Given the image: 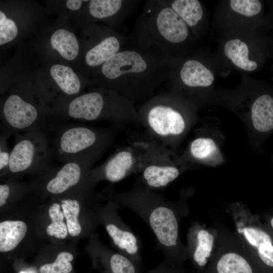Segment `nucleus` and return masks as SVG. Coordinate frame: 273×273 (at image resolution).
<instances>
[{
  "instance_id": "nucleus-1",
  "label": "nucleus",
  "mask_w": 273,
  "mask_h": 273,
  "mask_svg": "<svg viewBox=\"0 0 273 273\" xmlns=\"http://www.w3.org/2000/svg\"><path fill=\"white\" fill-rule=\"evenodd\" d=\"M171 59L127 37L121 50L101 67L110 90L134 104L150 98L168 78Z\"/></svg>"
},
{
  "instance_id": "nucleus-2",
  "label": "nucleus",
  "mask_w": 273,
  "mask_h": 273,
  "mask_svg": "<svg viewBox=\"0 0 273 273\" xmlns=\"http://www.w3.org/2000/svg\"><path fill=\"white\" fill-rule=\"evenodd\" d=\"M117 205L143 219L153 232L164 258L173 259L178 246V224L173 206L163 196L138 182L114 197Z\"/></svg>"
},
{
  "instance_id": "nucleus-3",
  "label": "nucleus",
  "mask_w": 273,
  "mask_h": 273,
  "mask_svg": "<svg viewBox=\"0 0 273 273\" xmlns=\"http://www.w3.org/2000/svg\"><path fill=\"white\" fill-rule=\"evenodd\" d=\"M189 27L165 0H150L128 37L170 59L174 47L188 38Z\"/></svg>"
},
{
  "instance_id": "nucleus-4",
  "label": "nucleus",
  "mask_w": 273,
  "mask_h": 273,
  "mask_svg": "<svg viewBox=\"0 0 273 273\" xmlns=\"http://www.w3.org/2000/svg\"><path fill=\"white\" fill-rule=\"evenodd\" d=\"M175 94L164 93L150 97L138 110L140 123L150 139L171 149L191 126V119L178 108Z\"/></svg>"
},
{
  "instance_id": "nucleus-5",
  "label": "nucleus",
  "mask_w": 273,
  "mask_h": 273,
  "mask_svg": "<svg viewBox=\"0 0 273 273\" xmlns=\"http://www.w3.org/2000/svg\"><path fill=\"white\" fill-rule=\"evenodd\" d=\"M62 116L86 121L107 120L115 124L140 123L134 103L113 90L93 91L72 99Z\"/></svg>"
},
{
  "instance_id": "nucleus-6",
  "label": "nucleus",
  "mask_w": 273,
  "mask_h": 273,
  "mask_svg": "<svg viewBox=\"0 0 273 273\" xmlns=\"http://www.w3.org/2000/svg\"><path fill=\"white\" fill-rule=\"evenodd\" d=\"M112 130L79 125L66 126L57 133L54 150L64 162L90 157H99L114 140Z\"/></svg>"
},
{
  "instance_id": "nucleus-7",
  "label": "nucleus",
  "mask_w": 273,
  "mask_h": 273,
  "mask_svg": "<svg viewBox=\"0 0 273 273\" xmlns=\"http://www.w3.org/2000/svg\"><path fill=\"white\" fill-rule=\"evenodd\" d=\"M11 150L9 174L40 171L49 169L53 153L40 128L15 134Z\"/></svg>"
},
{
  "instance_id": "nucleus-8",
  "label": "nucleus",
  "mask_w": 273,
  "mask_h": 273,
  "mask_svg": "<svg viewBox=\"0 0 273 273\" xmlns=\"http://www.w3.org/2000/svg\"><path fill=\"white\" fill-rule=\"evenodd\" d=\"M171 149L149 139L139 172L141 184L152 190L163 189L179 175L178 160Z\"/></svg>"
},
{
  "instance_id": "nucleus-9",
  "label": "nucleus",
  "mask_w": 273,
  "mask_h": 273,
  "mask_svg": "<svg viewBox=\"0 0 273 273\" xmlns=\"http://www.w3.org/2000/svg\"><path fill=\"white\" fill-rule=\"evenodd\" d=\"M147 141L133 142L116 151L99 167L91 169L88 177L93 180L106 179L116 183L139 172Z\"/></svg>"
},
{
  "instance_id": "nucleus-10",
  "label": "nucleus",
  "mask_w": 273,
  "mask_h": 273,
  "mask_svg": "<svg viewBox=\"0 0 273 273\" xmlns=\"http://www.w3.org/2000/svg\"><path fill=\"white\" fill-rule=\"evenodd\" d=\"M41 116L39 109L32 102L19 94H11L3 107L1 134L8 138L13 133L40 128Z\"/></svg>"
},
{
  "instance_id": "nucleus-11",
  "label": "nucleus",
  "mask_w": 273,
  "mask_h": 273,
  "mask_svg": "<svg viewBox=\"0 0 273 273\" xmlns=\"http://www.w3.org/2000/svg\"><path fill=\"white\" fill-rule=\"evenodd\" d=\"M98 158L90 157L64 163L47 181L46 191L50 194L60 195L75 187L82 178L88 175L92 165Z\"/></svg>"
},
{
  "instance_id": "nucleus-12",
  "label": "nucleus",
  "mask_w": 273,
  "mask_h": 273,
  "mask_svg": "<svg viewBox=\"0 0 273 273\" xmlns=\"http://www.w3.org/2000/svg\"><path fill=\"white\" fill-rule=\"evenodd\" d=\"M251 126L263 138L273 132V96L268 94L259 96L251 109Z\"/></svg>"
},
{
  "instance_id": "nucleus-13",
  "label": "nucleus",
  "mask_w": 273,
  "mask_h": 273,
  "mask_svg": "<svg viewBox=\"0 0 273 273\" xmlns=\"http://www.w3.org/2000/svg\"><path fill=\"white\" fill-rule=\"evenodd\" d=\"M127 40V37L116 33L103 38L86 53V64L91 67L102 66L121 50Z\"/></svg>"
},
{
  "instance_id": "nucleus-14",
  "label": "nucleus",
  "mask_w": 273,
  "mask_h": 273,
  "mask_svg": "<svg viewBox=\"0 0 273 273\" xmlns=\"http://www.w3.org/2000/svg\"><path fill=\"white\" fill-rule=\"evenodd\" d=\"M138 2L132 0H92L89 3V12L92 17L99 19L118 16L125 20Z\"/></svg>"
},
{
  "instance_id": "nucleus-15",
  "label": "nucleus",
  "mask_w": 273,
  "mask_h": 273,
  "mask_svg": "<svg viewBox=\"0 0 273 273\" xmlns=\"http://www.w3.org/2000/svg\"><path fill=\"white\" fill-rule=\"evenodd\" d=\"M178 77L185 87L192 88L208 86L214 79L211 71L196 59H188L184 62Z\"/></svg>"
},
{
  "instance_id": "nucleus-16",
  "label": "nucleus",
  "mask_w": 273,
  "mask_h": 273,
  "mask_svg": "<svg viewBox=\"0 0 273 273\" xmlns=\"http://www.w3.org/2000/svg\"><path fill=\"white\" fill-rule=\"evenodd\" d=\"M27 225L22 221L7 220L0 223V251L6 252L15 249L23 240Z\"/></svg>"
},
{
  "instance_id": "nucleus-17",
  "label": "nucleus",
  "mask_w": 273,
  "mask_h": 273,
  "mask_svg": "<svg viewBox=\"0 0 273 273\" xmlns=\"http://www.w3.org/2000/svg\"><path fill=\"white\" fill-rule=\"evenodd\" d=\"M50 74L65 95H76L80 92L81 83L77 75L70 67L55 64L51 68Z\"/></svg>"
},
{
  "instance_id": "nucleus-18",
  "label": "nucleus",
  "mask_w": 273,
  "mask_h": 273,
  "mask_svg": "<svg viewBox=\"0 0 273 273\" xmlns=\"http://www.w3.org/2000/svg\"><path fill=\"white\" fill-rule=\"evenodd\" d=\"M224 52L237 67L248 71H253L257 67L256 62L250 60L247 45L236 38L228 41L224 47Z\"/></svg>"
},
{
  "instance_id": "nucleus-19",
  "label": "nucleus",
  "mask_w": 273,
  "mask_h": 273,
  "mask_svg": "<svg viewBox=\"0 0 273 273\" xmlns=\"http://www.w3.org/2000/svg\"><path fill=\"white\" fill-rule=\"evenodd\" d=\"M50 42L52 47L67 60H72L78 55L77 40L73 33L67 30H57L51 36Z\"/></svg>"
},
{
  "instance_id": "nucleus-20",
  "label": "nucleus",
  "mask_w": 273,
  "mask_h": 273,
  "mask_svg": "<svg viewBox=\"0 0 273 273\" xmlns=\"http://www.w3.org/2000/svg\"><path fill=\"white\" fill-rule=\"evenodd\" d=\"M170 7L181 18L188 27L196 26L202 19L203 11L198 0L167 1Z\"/></svg>"
},
{
  "instance_id": "nucleus-21",
  "label": "nucleus",
  "mask_w": 273,
  "mask_h": 273,
  "mask_svg": "<svg viewBox=\"0 0 273 273\" xmlns=\"http://www.w3.org/2000/svg\"><path fill=\"white\" fill-rule=\"evenodd\" d=\"M188 152L191 157L194 160L205 161L218 153V147L211 138L198 136L191 142Z\"/></svg>"
},
{
  "instance_id": "nucleus-22",
  "label": "nucleus",
  "mask_w": 273,
  "mask_h": 273,
  "mask_svg": "<svg viewBox=\"0 0 273 273\" xmlns=\"http://www.w3.org/2000/svg\"><path fill=\"white\" fill-rule=\"evenodd\" d=\"M217 269L218 273H253L248 262L234 253L223 255L217 263Z\"/></svg>"
},
{
  "instance_id": "nucleus-23",
  "label": "nucleus",
  "mask_w": 273,
  "mask_h": 273,
  "mask_svg": "<svg viewBox=\"0 0 273 273\" xmlns=\"http://www.w3.org/2000/svg\"><path fill=\"white\" fill-rule=\"evenodd\" d=\"M61 207L67 221L69 234L73 236H78L81 232V227L78 219L80 211V204L76 199L70 198L61 200Z\"/></svg>"
},
{
  "instance_id": "nucleus-24",
  "label": "nucleus",
  "mask_w": 273,
  "mask_h": 273,
  "mask_svg": "<svg viewBox=\"0 0 273 273\" xmlns=\"http://www.w3.org/2000/svg\"><path fill=\"white\" fill-rule=\"evenodd\" d=\"M214 238L204 230L199 231L197 234V245L193 254V259L200 266L205 265L207 258L210 256Z\"/></svg>"
},
{
  "instance_id": "nucleus-25",
  "label": "nucleus",
  "mask_w": 273,
  "mask_h": 273,
  "mask_svg": "<svg viewBox=\"0 0 273 273\" xmlns=\"http://www.w3.org/2000/svg\"><path fill=\"white\" fill-rule=\"evenodd\" d=\"M61 206L58 203H54L50 207L49 213L52 223L47 227L46 232L50 236L64 239L68 231L67 225L63 221L65 217L61 210Z\"/></svg>"
},
{
  "instance_id": "nucleus-26",
  "label": "nucleus",
  "mask_w": 273,
  "mask_h": 273,
  "mask_svg": "<svg viewBox=\"0 0 273 273\" xmlns=\"http://www.w3.org/2000/svg\"><path fill=\"white\" fill-rule=\"evenodd\" d=\"M73 259V255L67 252L59 253L54 262L45 264L40 267V273H69L72 269L70 261Z\"/></svg>"
},
{
  "instance_id": "nucleus-27",
  "label": "nucleus",
  "mask_w": 273,
  "mask_h": 273,
  "mask_svg": "<svg viewBox=\"0 0 273 273\" xmlns=\"http://www.w3.org/2000/svg\"><path fill=\"white\" fill-rule=\"evenodd\" d=\"M230 6L235 12L248 17L258 14L262 8L258 0H231Z\"/></svg>"
},
{
  "instance_id": "nucleus-28",
  "label": "nucleus",
  "mask_w": 273,
  "mask_h": 273,
  "mask_svg": "<svg viewBox=\"0 0 273 273\" xmlns=\"http://www.w3.org/2000/svg\"><path fill=\"white\" fill-rule=\"evenodd\" d=\"M18 34V29L15 22L6 17L0 11V44L2 45L13 40Z\"/></svg>"
},
{
  "instance_id": "nucleus-29",
  "label": "nucleus",
  "mask_w": 273,
  "mask_h": 273,
  "mask_svg": "<svg viewBox=\"0 0 273 273\" xmlns=\"http://www.w3.org/2000/svg\"><path fill=\"white\" fill-rule=\"evenodd\" d=\"M244 235L248 242L257 248L265 242H271L270 237L265 232L255 228H245L243 229Z\"/></svg>"
},
{
  "instance_id": "nucleus-30",
  "label": "nucleus",
  "mask_w": 273,
  "mask_h": 273,
  "mask_svg": "<svg viewBox=\"0 0 273 273\" xmlns=\"http://www.w3.org/2000/svg\"><path fill=\"white\" fill-rule=\"evenodd\" d=\"M8 138L1 134L0 136V170L1 174L9 173L11 151L7 144Z\"/></svg>"
},
{
  "instance_id": "nucleus-31",
  "label": "nucleus",
  "mask_w": 273,
  "mask_h": 273,
  "mask_svg": "<svg viewBox=\"0 0 273 273\" xmlns=\"http://www.w3.org/2000/svg\"><path fill=\"white\" fill-rule=\"evenodd\" d=\"M257 248L260 259L267 265L273 267V245L272 242L262 243Z\"/></svg>"
},
{
  "instance_id": "nucleus-32",
  "label": "nucleus",
  "mask_w": 273,
  "mask_h": 273,
  "mask_svg": "<svg viewBox=\"0 0 273 273\" xmlns=\"http://www.w3.org/2000/svg\"><path fill=\"white\" fill-rule=\"evenodd\" d=\"M173 260L164 258L156 267L146 273H177Z\"/></svg>"
},
{
  "instance_id": "nucleus-33",
  "label": "nucleus",
  "mask_w": 273,
  "mask_h": 273,
  "mask_svg": "<svg viewBox=\"0 0 273 273\" xmlns=\"http://www.w3.org/2000/svg\"><path fill=\"white\" fill-rule=\"evenodd\" d=\"M9 195V187L7 184L0 185V206L7 203Z\"/></svg>"
},
{
  "instance_id": "nucleus-34",
  "label": "nucleus",
  "mask_w": 273,
  "mask_h": 273,
  "mask_svg": "<svg viewBox=\"0 0 273 273\" xmlns=\"http://www.w3.org/2000/svg\"><path fill=\"white\" fill-rule=\"evenodd\" d=\"M83 1L79 0H68L66 2V7L72 11L79 10L82 4Z\"/></svg>"
},
{
  "instance_id": "nucleus-35",
  "label": "nucleus",
  "mask_w": 273,
  "mask_h": 273,
  "mask_svg": "<svg viewBox=\"0 0 273 273\" xmlns=\"http://www.w3.org/2000/svg\"><path fill=\"white\" fill-rule=\"evenodd\" d=\"M270 223H271V226H272V228H273V218H272V219L271 220Z\"/></svg>"
}]
</instances>
